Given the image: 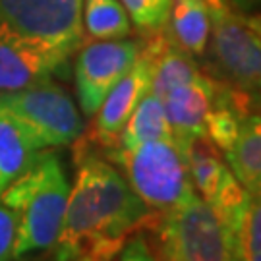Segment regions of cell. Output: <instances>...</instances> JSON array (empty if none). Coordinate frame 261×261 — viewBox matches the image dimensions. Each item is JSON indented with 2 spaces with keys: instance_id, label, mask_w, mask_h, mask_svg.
<instances>
[{
  "instance_id": "obj_1",
  "label": "cell",
  "mask_w": 261,
  "mask_h": 261,
  "mask_svg": "<svg viewBox=\"0 0 261 261\" xmlns=\"http://www.w3.org/2000/svg\"><path fill=\"white\" fill-rule=\"evenodd\" d=\"M75 165L62 228L50 253L55 261H114L132 234L157 213L111 161L80 149Z\"/></svg>"
},
{
  "instance_id": "obj_2",
  "label": "cell",
  "mask_w": 261,
  "mask_h": 261,
  "mask_svg": "<svg viewBox=\"0 0 261 261\" xmlns=\"http://www.w3.org/2000/svg\"><path fill=\"white\" fill-rule=\"evenodd\" d=\"M70 182L55 151H39L35 161L2 190V203L18 221L16 257L53 250L62 228Z\"/></svg>"
},
{
  "instance_id": "obj_3",
  "label": "cell",
  "mask_w": 261,
  "mask_h": 261,
  "mask_svg": "<svg viewBox=\"0 0 261 261\" xmlns=\"http://www.w3.org/2000/svg\"><path fill=\"white\" fill-rule=\"evenodd\" d=\"M107 157L153 213L168 211L196 192L186 157L174 138L151 140L130 149L111 147Z\"/></svg>"
},
{
  "instance_id": "obj_4",
  "label": "cell",
  "mask_w": 261,
  "mask_h": 261,
  "mask_svg": "<svg viewBox=\"0 0 261 261\" xmlns=\"http://www.w3.org/2000/svg\"><path fill=\"white\" fill-rule=\"evenodd\" d=\"M157 215L161 261H240L230 232L197 192Z\"/></svg>"
},
{
  "instance_id": "obj_5",
  "label": "cell",
  "mask_w": 261,
  "mask_h": 261,
  "mask_svg": "<svg viewBox=\"0 0 261 261\" xmlns=\"http://www.w3.org/2000/svg\"><path fill=\"white\" fill-rule=\"evenodd\" d=\"M84 0H0V45H33L75 55L84 45Z\"/></svg>"
},
{
  "instance_id": "obj_6",
  "label": "cell",
  "mask_w": 261,
  "mask_h": 261,
  "mask_svg": "<svg viewBox=\"0 0 261 261\" xmlns=\"http://www.w3.org/2000/svg\"><path fill=\"white\" fill-rule=\"evenodd\" d=\"M0 101L18 118L39 151L70 145L84 132V120L74 99L53 77L16 91H4Z\"/></svg>"
},
{
  "instance_id": "obj_7",
  "label": "cell",
  "mask_w": 261,
  "mask_h": 261,
  "mask_svg": "<svg viewBox=\"0 0 261 261\" xmlns=\"http://www.w3.org/2000/svg\"><path fill=\"white\" fill-rule=\"evenodd\" d=\"M186 157L188 172L199 197L207 201L238 246L244 217L248 209V192L234 176L221 151L207 136H199L180 147Z\"/></svg>"
},
{
  "instance_id": "obj_8",
  "label": "cell",
  "mask_w": 261,
  "mask_h": 261,
  "mask_svg": "<svg viewBox=\"0 0 261 261\" xmlns=\"http://www.w3.org/2000/svg\"><path fill=\"white\" fill-rule=\"evenodd\" d=\"M211 50L221 74L246 93L261 91V37L242 16H236L228 0L209 4Z\"/></svg>"
},
{
  "instance_id": "obj_9",
  "label": "cell",
  "mask_w": 261,
  "mask_h": 261,
  "mask_svg": "<svg viewBox=\"0 0 261 261\" xmlns=\"http://www.w3.org/2000/svg\"><path fill=\"white\" fill-rule=\"evenodd\" d=\"M140 48V41L126 37L91 41L80 47L75 58V89L85 116L97 112L109 91L134 66Z\"/></svg>"
},
{
  "instance_id": "obj_10",
  "label": "cell",
  "mask_w": 261,
  "mask_h": 261,
  "mask_svg": "<svg viewBox=\"0 0 261 261\" xmlns=\"http://www.w3.org/2000/svg\"><path fill=\"white\" fill-rule=\"evenodd\" d=\"M151 75H153V58L149 48L141 43L140 55L134 66L109 91L101 107L93 114V138L105 149H111L112 145H116L118 136L124 130L130 114L151 89Z\"/></svg>"
},
{
  "instance_id": "obj_11",
  "label": "cell",
  "mask_w": 261,
  "mask_h": 261,
  "mask_svg": "<svg viewBox=\"0 0 261 261\" xmlns=\"http://www.w3.org/2000/svg\"><path fill=\"white\" fill-rule=\"evenodd\" d=\"M219 85L221 84L217 80L199 72L194 80L178 85L161 97L178 147H184L194 138L205 136L207 112L217 97Z\"/></svg>"
},
{
  "instance_id": "obj_12",
  "label": "cell",
  "mask_w": 261,
  "mask_h": 261,
  "mask_svg": "<svg viewBox=\"0 0 261 261\" xmlns=\"http://www.w3.org/2000/svg\"><path fill=\"white\" fill-rule=\"evenodd\" d=\"M74 55L50 47L0 45V93L64 74Z\"/></svg>"
},
{
  "instance_id": "obj_13",
  "label": "cell",
  "mask_w": 261,
  "mask_h": 261,
  "mask_svg": "<svg viewBox=\"0 0 261 261\" xmlns=\"http://www.w3.org/2000/svg\"><path fill=\"white\" fill-rule=\"evenodd\" d=\"M167 23L168 35L182 50L192 56L205 53L211 33L207 0H172Z\"/></svg>"
},
{
  "instance_id": "obj_14",
  "label": "cell",
  "mask_w": 261,
  "mask_h": 261,
  "mask_svg": "<svg viewBox=\"0 0 261 261\" xmlns=\"http://www.w3.org/2000/svg\"><path fill=\"white\" fill-rule=\"evenodd\" d=\"M39 155L19 120L0 101V194Z\"/></svg>"
},
{
  "instance_id": "obj_15",
  "label": "cell",
  "mask_w": 261,
  "mask_h": 261,
  "mask_svg": "<svg viewBox=\"0 0 261 261\" xmlns=\"http://www.w3.org/2000/svg\"><path fill=\"white\" fill-rule=\"evenodd\" d=\"M161 138H172V130L167 120V112L163 107V101L153 91H147L140 105L134 109L130 118L126 122L124 130L118 136L116 145L112 147H124L130 149L140 143Z\"/></svg>"
},
{
  "instance_id": "obj_16",
  "label": "cell",
  "mask_w": 261,
  "mask_h": 261,
  "mask_svg": "<svg viewBox=\"0 0 261 261\" xmlns=\"http://www.w3.org/2000/svg\"><path fill=\"white\" fill-rule=\"evenodd\" d=\"M224 161L240 182L261 176V112H244L238 136Z\"/></svg>"
},
{
  "instance_id": "obj_17",
  "label": "cell",
  "mask_w": 261,
  "mask_h": 261,
  "mask_svg": "<svg viewBox=\"0 0 261 261\" xmlns=\"http://www.w3.org/2000/svg\"><path fill=\"white\" fill-rule=\"evenodd\" d=\"M84 33L93 41H111L130 35L132 19L120 0H84Z\"/></svg>"
},
{
  "instance_id": "obj_18",
  "label": "cell",
  "mask_w": 261,
  "mask_h": 261,
  "mask_svg": "<svg viewBox=\"0 0 261 261\" xmlns=\"http://www.w3.org/2000/svg\"><path fill=\"white\" fill-rule=\"evenodd\" d=\"M248 192V209L238 238V259L261 261V176L242 182Z\"/></svg>"
},
{
  "instance_id": "obj_19",
  "label": "cell",
  "mask_w": 261,
  "mask_h": 261,
  "mask_svg": "<svg viewBox=\"0 0 261 261\" xmlns=\"http://www.w3.org/2000/svg\"><path fill=\"white\" fill-rule=\"evenodd\" d=\"M130 19L145 33L165 28L172 0H120Z\"/></svg>"
},
{
  "instance_id": "obj_20",
  "label": "cell",
  "mask_w": 261,
  "mask_h": 261,
  "mask_svg": "<svg viewBox=\"0 0 261 261\" xmlns=\"http://www.w3.org/2000/svg\"><path fill=\"white\" fill-rule=\"evenodd\" d=\"M18 221L0 199V261H16Z\"/></svg>"
},
{
  "instance_id": "obj_21",
  "label": "cell",
  "mask_w": 261,
  "mask_h": 261,
  "mask_svg": "<svg viewBox=\"0 0 261 261\" xmlns=\"http://www.w3.org/2000/svg\"><path fill=\"white\" fill-rule=\"evenodd\" d=\"M114 261H157V257L151 252L147 240L141 234H134V238L124 244Z\"/></svg>"
},
{
  "instance_id": "obj_22",
  "label": "cell",
  "mask_w": 261,
  "mask_h": 261,
  "mask_svg": "<svg viewBox=\"0 0 261 261\" xmlns=\"http://www.w3.org/2000/svg\"><path fill=\"white\" fill-rule=\"evenodd\" d=\"M234 8H238L244 14H250L261 8V0H228Z\"/></svg>"
},
{
  "instance_id": "obj_23",
  "label": "cell",
  "mask_w": 261,
  "mask_h": 261,
  "mask_svg": "<svg viewBox=\"0 0 261 261\" xmlns=\"http://www.w3.org/2000/svg\"><path fill=\"white\" fill-rule=\"evenodd\" d=\"M244 21H246V23H248V25H250V28H252L253 31L261 37V14H255V16H246Z\"/></svg>"
},
{
  "instance_id": "obj_24",
  "label": "cell",
  "mask_w": 261,
  "mask_h": 261,
  "mask_svg": "<svg viewBox=\"0 0 261 261\" xmlns=\"http://www.w3.org/2000/svg\"><path fill=\"white\" fill-rule=\"evenodd\" d=\"M248 101H250V107H255V109L261 112V91L248 93Z\"/></svg>"
},
{
  "instance_id": "obj_25",
  "label": "cell",
  "mask_w": 261,
  "mask_h": 261,
  "mask_svg": "<svg viewBox=\"0 0 261 261\" xmlns=\"http://www.w3.org/2000/svg\"><path fill=\"white\" fill-rule=\"evenodd\" d=\"M213 2H219V0H207V4H213Z\"/></svg>"
}]
</instances>
